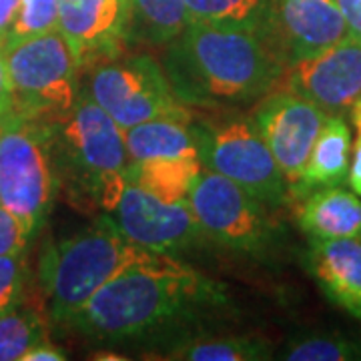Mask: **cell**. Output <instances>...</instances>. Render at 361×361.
Instances as JSON below:
<instances>
[{"label":"cell","mask_w":361,"mask_h":361,"mask_svg":"<svg viewBox=\"0 0 361 361\" xmlns=\"http://www.w3.org/2000/svg\"><path fill=\"white\" fill-rule=\"evenodd\" d=\"M225 303L223 289L193 267L149 251L104 283L68 325L89 339L153 336Z\"/></svg>","instance_id":"1"},{"label":"cell","mask_w":361,"mask_h":361,"mask_svg":"<svg viewBox=\"0 0 361 361\" xmlns=\"http://www.w3.org/2000/svg\"><path fill=\"white\" fill-rule=\"evenodd\" d=\"M167 49L165 73L183 103H249L265 97L283 71L259 23H191Z\"/></svg>","instance_id":"2"},{"label":"cell","mask_w":361,"mask_h":361,"mask_svg":"<svg viewBox=\"0 0 361 361\" xmlns=\"http://www.w3.org/2000/svg\"><path fill=\"white\" fill-rule=\"evenodd\" d=\"M147 253L127 239L113 217H99L87 229L47 247L39 273L52 322H71L104 283Z\"/></svg>","instance_id":"3"},{"label":"cell","mask_w":361,"mask_h":361,"mask_svg":"<svg viewBox=\"0 0 361 361\" xmlns=\"http://www.w3.org/2000/svg\"><path fill=\"white\" fill-rule=\"evenodd\" d=\"M54 191L51 127L6 115L0 123V205L32 237L51 213Z\"/></svg>","instance_id":"4"},{"label":"cell","mask_w":361,"mask_h":361,"mask_svg":"<svg viewBox=\"0 0 361 361\" xmlns=\"http://www.w3.org/2000/svg\"><path fill=\"white\" fill-rule=\"evenodd\" d=\"M13 113L30 118H63L78 99V63L59 28L18 40L4 51Z\"/></svg>","instance_id":"5"},{"label":"cell","mask_w":361,"mask_h":361,"mask_svg":"<svg viewBox=\"0 0 361 361\" xmlns=\"http://www.w3.org/2000/svg\"><path fill=\"white\" fill-rule=\"evenodd\" d=\"M61 123V145L73 173L106 213L115 211L130 165L125 130L87 94H78Z\"/></svg>","instance_id":"6"},{"label":"cell","mask_w":361,"mask_h":361,"mask_svg":"<svg viewBox=\"0 0 361 361\" xmlns=\"http://www.w3.org/2000/svg\"><path fill=\"white\" fill-rule=\"evenodd\" d=\"M89 97L123 130L153 118H189L167 73L147 54L106 59L90 71Z\"/></svg>","instance_id":"7"},{"label":"cell","mask_w":361,"mask_h":361,"mask_svg":"<svg viewBox=\"0 0 361 361\" xmlns=\"http://www.w3.org/2000/svg\"><path fill=\"white\" fill-rule=\"evenodd\" d=\"M199 137L203 169L237 183L265 205H281L289 199V185L253 121H227L199 130Z\"/></svg>","instance_id":"8"},{"label":"cell","mask_w":361,"mask_h":361,"mask_svg":"<svg viewBox=\"0 0 361 361\" xmlns=\"http://www.w3.org/2000/svg\"><path fill=\"white\" fill-rule=\"evenodd\" d=\"M187 201L205 237L219 245L253 253L269 239L265 203L215 171L201 169Z\"/></svg>","instance_id":"9"},{"label":"cell","mask_w":361,"mask_h":361,"mask_svg":"<svg viewBox=\"0 0 361 361\" xmlns=\"http://www.w3.org/2000/svg\"><path fill=\"white\" fill-rule=\"evenodd\" d=\"M327 116L315 103L281 87H273L255 109L253 125L275 157L289 191L301 179Z\"/></svg>","instance_id":"10"},{"label":"cell","mask_w":361,"mask_h":361,"mask_svg":"<svg viewBox=\"0 0 361 361\" xmlns=\"http://www.w3.org/2000/svg\"><path fill=\"white\" fill-rule=\"evenodd\" d=\"M277 85L327 115H341L361 97V42L348 35L325 51L299 59L285 66Z\"/></svg>","instance_id":"11"},{"label":"cell","mask_w":361,"mask_h":361,"mask_svg":"<svg viewBox=\"0 0 361 361\" xmlns=\"http://www.w3.org/2000/svg\"><path fill=\"white\" fill-rule=\"evenodd\" d=\"M113 219L135 245L153 253L185 251L205 237L189 201L165 203L127 179Z\"/></svg>","instance_id":"12"},{"label":"cell","mask_w":361,"mask_h":361,"mask_svg":"<svg viewBox=\"0 0 361 361\" xmlns=\"http://www.w3.org/2000/svg\"><path fill=\"white\" fill-rule=\"evenodd\" d=\"M265 39L283 68L348 37L336 0H271Z\"/></svg>","instance_id":"13"},{"label":"cell","mask_w":361,"mask_h":361,"mask_svg":"<svg viewBox=\"0 0 361 361\" xmlns=\"http://www.w3.org/2000/svg\"><path fill=\"white\" fill-rule=\"evenodd\" d=\"M129 0H59L56 28L78 68L113 59L127 42Z\"/></svg>","instance_id":"14"},{"label":"cell","mask_w":361,"mask_h":361,"mask_svg":"<svg viewBox=\"0 0 361 361\" xmlns=\"http://www.w3.org/2000/svg\"><path fill=\"white\" fill-rule=\"evenodd\" d=\"M307 269L329 301L361 322V241H311Z\"/></svg>","instance_id":"15"},{"label":"cell","mask_w":361,"mask_h":361,"mask_svg":"<svg viewBox=\"0 0 361 361\" xmlns=\"http://www.w3.org/2000/svg\"><path fill=\"white\" fill-rule=\"evenodd\" d=\"M297 223L311 241H361V199L337 187H323L305 195L297 207Z\"/></svg>","instance_id":"16"},{"label":"cell","mask_w":361,"mask_h":361,"mask_svg":"<svg viewBox=\"0 0 361 361\" xmlns=\"http://www.w3.org/2000/svg\"><path fill=\"white\" fill-rule=\"evenodd\" d=\"M351 130L341 115H329L311 149L307 165L289 199H303L323 187H337L348 180L351 163Z\"/></svg>","instance_id":"17"},{"label":"cell","mask_w":361,"mask_h":361,"mask_svg":"<svg viewBox=\"0 0 361 361\" xmlns=\"http://www.w3.org/2000/svg\"><path fill=\"white\" fill-rule=\"evenodd\" d=\"M130 163L151 159H199L201 137L189 118L163 116L125 130Z\"/></svg>","instance_id":"18"},{"label":"cell","mask_w":361,"mask_h":361,"mask_svg":"<svg viewBox=\"0 0 361 361\" xmlns=\"http://www.w3.org/2000/svg\"><path fill=\"white\" fill-rule=\"evenodd\" d=\"M189 25L185 0H129L127 40L167 47Z\"/></svg>","instance_id":"19"},{"label":"cell","mask_w":361,"mask_h":361,"mask_svg":"<svg viewBox=\"0 0 361 361\" xmlns=\"http://www.w3.org/2000/svg\"><path fill=\"white\" fill-rule=\"evenodd\" d=\"M201 169L199 159H151L130 163L127 179L159 201L183 203L189 199Z\"/></svg>","instance_id":"20"},{"label":"cell","mask_w":361,"mask_h":361,"mask_svg":"<svg viewBox=\"0 0 361 361\" xmlns=\"http://www.w3.org/2000/svg\"><path fill=\"white\" fill-rule=\"evenodd\" d=\"M180 361H257L269 360V343L253 337H215L183 341L165 355Z\"/></svg>","instance_id":"21"},{"label":"cell","mask_w":361,"mask_h":361,"mask_svg":"<svg viewBox=\"0 0 361 361\" xmlns=\"http://www.w3.org/2000/svg\"><path fill=\"white\" fill-rule=\"evenodd\" d=\"M47 339L44 322L35 311L14 307L0 315V361L23 360L28 349Z\"/></svg>","instance_id":"22"},{"label":"cell","mask_w":361,"mask_h":361,"mask_svg":"<svg viewBox=\"0 0 361 361\" xmlns=\"http://www.w3.org/2000/svg\"><path fill=\"white\" fill-rule=\"evenodd\" d=\"M189 23L257 25L265 0H185Z\"/></svg>","instance_id":"23"},{"label":"cell","mask_w":361,"mask_h":361,"mask_svg":"<svg viewBox=\"0 0 361 361\" xmlns=\"http://www.w3.org/2000/svg\"><path fill=\"white\" fill-rule=\"evenodd\" d=\"M361 348L345 337L313 336L291 343L283 353L289 361H348L360 360Z\"/></svg>","instance_id":"24"},{"label":"cell","mask_w":361,"mask_h":361,"mask_svg":"<svg viewBox=\"0 0 361 361\" xmlns=\"http://www.w3.org/2000/svg\"><path fill=\"white\" fill-rule=\"evenodd\" d=\"M56 14H59V0H20L18 16L14 20L4 49L18 40L56 28Z\"/></svg>","instance_id":"25"},{"label":"cell","mask_w":361,"mask_h":361,"mask_svg":"<svg viewBox=\"0 0 361 361\" xmlns=\"http://www.w3.org/2000/svg\"><path fill=\"white\" fill-rule=\"evenodd\" d=\"M26 279L25 251L0 257V315L18 307Z\"/></svg>","instance_id":"26"},{"label":"cell","mask_w":361,"mask_h":361,"mask_svg":"<svg viewBox=\"0 0 361 361\" xmlns=\"http://www.w3.org/2000/svg\"><path fill=\"white\" fill-rule=\"evenodd\" d=\"M28 241H30V237L26 235L18 219L8 209L0 205V257L23 253Z\"/></svg>","instance_id":"27"},{"label":"cell","mask_w":361,"mask_h":361,"mask_svg":"<svg viewBox=\"0 0 361 361\" xmlns=\"http://www.w3.org/2000/svg\"><path fill=\"white\" fill-rule=\"evenodd\" d=\"M348 26V35L361 42V0H336Z\"/></svg>","instance_id":"28"},{"label":"cell","mask_w":361,"mask_h":361,"mask_svg":"<svg viewBox=\"0 0 361 361\" xmlns=\"http://www.w3.org/2000/svg\"><path fill=\"white\" fill-rule=\"evenodd\" d=\"M18 8H20V0H0V51L8 40L14 20L18 16Z\"/></svg>","instance_id":"29"},{"label":"cell","mask_w":361,"mask_h":361,"mask_svg":"<svg viewBox=\"0 0 361 361\" xmlns=\"http://www.w3.org/2000/svg\"><path fill=\"white\" fill-rule=\"evenodd\" d=\"M65 360H66L65 351H63L61 348H56V345H52V343H49V339H47V341H40V343H37L35 348L28 349L20 361H65Z\"/></svg>","instance_id":"30"},{"label":"cell","mask_w":361,"mask_h":361,"mask_svg":"<svg viewBox=\"0 0 361 361\" xmlns=\"http://www.w3.org/2000/svg\"><path fill=\"white\" fill-rule=\"evenodd\" d=\"M11 113H13V94H11L6 65H4V54L0 51V123Z\"/></svg>","instance_id":"31"},{"label":"cell","mask_w":361,"mask_h":361,"mask_svg":"<svg viewBox=\"0 0 361 361\" xmlns=\"http://www.w3.org/2000/svg\"><path fill=\"white\" fill-rule=\"evenodd\" d=\"M348 180L353 193L361 195V135H357V141L353 145V159L349 163Z\"/></svg>","instance_id":"32"},{"label":"cell","mask_w":361,"mask_h":361,"mask_svg":"<svg viewBox=\"0 0 361 361\" xmlns=\"http://www.w3.org/2000/svg\"><path fill=\"white\" fill-rule=\"evenodd\" d=\"M349 111H351V118H353V125L357 129V135H361V97L353 103V106Z\"/></svg>","instance_id":"33"}]
</instances>
